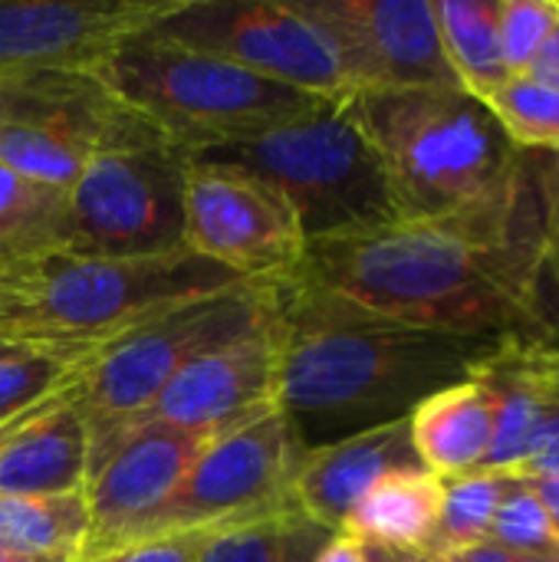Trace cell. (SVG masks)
<instances>
[{
	"instance_id": "1",
	"label": "cell",
	"mask_w": 559,
	"mask_h": 562,
	"mask_svg": "<svg viewBox=\"0 0 559 562\" xmlns=\"http://www.w3.org/2000/svg\"><path fill=\"white\" fill-rule=\"evenodd\" d=\"M554 165L527 151L491 194L435 217L310 240L300 277L405 326L559 346L547 310Z\"/></svg>"
},
{
	"instance_id": "2",
	"label": "cell",
	"mask_w": 559,
	"mask_h": 562,
	"mask_svg": "<svg viewBox=\"0 0 559 562\" xmlns=\"http://www.w3.org/2000/svg\"><path fill=\"white\" fill-rule=\"evenodd\" d=\"M277 408L306 451L409 418L497 346L405 326L300 277L277 280Z\"/></svg>"
},
{
	"instance_id": "3",
	"label": "cell",
	"mask_w": 559,
	"mask_h": 562,
	"mask_svg": "<svg viewBox=\"0 0 559 562\" xmlns=\"http://www.w3.org/2000/svg\"><path fill=\"white\" fill-rule=\"evenodd\" d=\"M241 283L194 250L161 257H76L53 254L23 270L0 273V339L89 356L128 326Z\"/></svg>"
},
{
	"instance_id": "4",
	"label": "cell",
	"mask_w": 559,
	"mask_h": 562,
	"mask_svg": "<svg viewBox=\"0 0 559 562\" xmlns=\"http://www.w3.org/2000/svg\"><path fill=\"white\" fill-rule=\"evenodd\" d=\"M343 105L376 148L402 221L448 214L491 194L527 155L465 89H362Z\"/></svg>"
},
{
	"instance_id": "5",
	"label": "cell",
	"mask_w": 559,
	"mask_h": 562,
	"mask_svg": "<svg viewBox=\"0 0 559 562\" xmlns=\"http://www.w3.org/2000/svg\"><path fill=\"white\" fill-rule=\"evenodd\" d=\"M92 72L191 155L260 138L326 102H343L254 76L227 59L158 40L148 30L122 40Z\"/></svg>"
},
{
	"instance_id": "6",
	"label": "cell",
	"mask_w": 559,
	"mask_h": 562,
	"mask_svg": "<svg viewBox=\"0 0 559 562\" xmlns=\"http://www.w3.org/2000/svg\"><path fill=\"white\" fill-rule=\"evenodd\" d=\"M273 306L277 280H254L168 306L89 352L66 385L89 431V474L188 362L250 333Z\"/></svg>"
},
{
	"instance_id": "7",
	"label": "cell",
	"mask_w": 559,
	"mask_h": 562,
	"mask_svg": "<svg viewBox=\"0 0 559 562\" xmlns=\"http://www.w3.org/2000/svg\"><path fill=\"white\" fill-rule=\"evenodd\" d=\"M198 158L241 165L270 181L297 211L306 244L402 221L376 148L343 102Z\"/></svg>"
},
{
	"instance_id": "8",
	"label": "cell",
	"mask_w": 559,
	"mask_h": 562,
	"mask_svg": "<svg viewBox=\"0 0 559 562\" xmlns=\"http://www.w3.org/2000/svg\"><path fill=\"white\" fill-rule=\"evenodd\" d=\"M155 142L165 135L96 72L49 69L3 86L0 165L23 178L69 191L96 155Z\"/></svg>"
},
{
	"instance_id": "9",
	"label": "cell",
	"mask_w": 559,
	"mask_h": 562,
	"mask_svg": "<svg viewBox=\"0 0 559 562\" xmlns=\"http://www.w3.org/2000/svg\"><path fill=\"white\" fill-rule=\"evenodd\" d=\"M191 151L175 142L96 155L69 188L76 257H161L185 250Z\"/></svg>"
},
{
	"instance_id": "10",
	"label": "cell",
	"mask_w": 559,
	"mask_h": 562,
	"mask_svg": "<svg viewBox=\"0 0 559 562\" xmlns=\"http://www.w3.org/2000/svg\"><path fill=\"white\" fill-rule=\"evenodd\" d=\"M306 448L280 408L204 445L178 491L128 543L175 533H217L297 507L293 484ZM125 543V547H128Z\"/></svg>"
},
{
	"instance_id": "11",
	"label": "cell",
	"mask_w": 559,
	"mask_h": 562,
	"mask_svg": "<svg viewBox=\"0 0 559 562\" xmlns=\"http://www.w3.org/2000/svg\"><path fill=\"white\" fill-rule=\"evenodd\" d=\"M148 33L290 89L323 99L353 95L336 49L290 0H175Z\"/></svg>"
},
{
	"instance_id": "12",
	"label": "cell",
	"mask_w": 559,
	"mask_h": 562,
	"mask_svg": "<svg viewBox=\"0 0 559 562\" xmlns=\"http://www.w3.org/2000/svg\"><path fill=\"white\" fill-rule=\"evenodd\" d=\"M185 247L247 280L290 277L306 250V237L290 201L260 175L191 158L185 194Z\"/></svg>"
},
{
	"instance_id": "13",
	"label": "cell",
	"mask_w": 559,
	"mask_h": 562,
	"mask_svg": "<svg viewBox=\"0 0 559 562\" xmlns=\"http://www.w3.org/2000/svg\"><path fill=\"white\" fill-rule=\"evenodd\" d=\"M339 56L353 92L362 89H461L438 36L432 0H290Z\"/></svg>"
},
{
	"instance_id": "14",
	"label": "cell",
	"mask_w": 559,
	"mask_h": 562,
	"mask_svg": "<svg viewBox=\"0 0 559 562\" xmlns=\"http://www.w3.org/2000/svg\"><path fill=\"white\" fill-rule=\"evenodd\" d=\"M277 385H280V326L273 306V313L250 333L188 362L158 392V398L125 425L122 435L145 425H165L188 435L217 438L224 431L254 422L264 412H273Z\"/></svg>"
},
{
	"instance_id": "15",
	"label": "cell",
	"mask_w": 559,
	"mask_h": 562,
	"mask_svg": "<svg viewBox=\"0 0 559 562\" xmlns=\"http://www.w3.org/2000/svg\"><path fill=\"white\" fill-rule=\"evenodd\" d=\"M175 0H0V82L49 69L92 72Z\"/></svg>"
},
{
	"instance_id": "16",
	"label": "cell",
	"mask_w": 559,
	"mask_h": 562,
	"mask_svg": "<svg viewBox=\"0 0 559 562\" xmlns=\"http://www.w3.org/2000/svg\"><path fill=\"white\" fill-rule=\"evenodd\" d=\"M211 438L165 425L122 435L86 481L89 540L79 562L99 560L132 540V533L178 491L194 458Z\"/></svg>"
},
{
	"instance_id": "17",
	"label": "cell",
	"mask_w": 559,
	"mask_h": 562,
	"mask_svg": "<svg viewBox=\"0 0 559 562\" xmlns=\"http://www.w3.org/2000/svg\"><path fill=\"white\" fill-rule=\"evenodd\" d=\"M409 468H422V461L412 445L409 418H399L306 451L293 484V497L310 520H316L329 533H339L346 517L356 510L372 484Z\"/></svg>"
},
{
	"instance_id": "18",
	"label": "cell",
	"mask_w": 559,
	"mask_h": 562,
	"mask_svg": "<svg viewBox=\"0 0 559 562\" xmlns=\"http://www.w3.org/2000/svg\"><path fill=\"white\" fill-rule=\"evenodd\" d=\"M89 431L59 389L0 425V497H53L86 491Z\"/></svg>"
},
{
	"instance_id": "19",
	"label": "cell",
	"mask_w": 559,
	"mask_h": 562,
	"mask_svg": "<svg viewBox=\"0 0 559 562\" xmlns=\"http://www.w3.org/2000/svg\"><path fill=\"white\" fill-rule=\"evenodd\" d=\"M409 428L422 468L438 481L484 471L497 428L494 398L481 379L448 385L409 415Z\"/></svg>"
},
{
	"instance_id": "20",
	"label": "cell",
	"mask_w": 559,
	"mask_h": 562,
	"mask_svg": "<svg viewBox=\"0 0 559 562\" xmlns=\"http://www.w3.org/2000/svg\"><path fill=\"white\" fill-rule=\"evenodd\" d=\"M441 517V481L425 468H409L385 474L346 517V537L362 547L389 550H428L438 533Z\"/></svg>"
},
{
	"instance_id": "21",
	"label": "cell",
	"mask_w": 559,
	"mask_h": 562,
	"mask_svg": "<svg viewBox=\"0 0 559 562\" xmlns=\"http://www.w3.org/2000/svg\"><path fill=\"white\" fill-rule=\"evenodd\" d=\"M69 250V191L0 165V273Z\"/></svg>"
},
{
	"instance_id": "22",
	"label": "cell",
	"mask_w": 559,
	"mask_h": 562,
	"mask_svg": "<svg viewBox=\"0 0 559 562\" xmlns=\"http://www.w3.org/2000/svg\"><path fill=\"white\" fill-rule=\"evenodd\" d=\"M432 7L458 86L488 102L511 79L501 49L497 0H432Z\"/></svg>"
},
{
	"instance_id": "23",
	"label": "cell",
	"mask_w": 559,
	"mask_h": 562,
	"mask_svg": "<svg viewBox=\"0 0 559 562\" xmlns=\"http://www.w3.org/2000/svg\"><path fill=\"white\" fill-rule=\"evenodd\" d=\"M89 540L86 491L53 497H0V543L53 562H79Z\"/></svg>"
},
{
	"instance_id": "24",
	"label": "cell",
	"mask_w": 559,
	"mask_h": 562,
	"mask_svg": "<svg viewBox=\"0 0 559 562\" xmlns=\"http://www.w3.org/2000/svg\"><path fill=\"white\" fill-rule=\"evenodd\" d=\"M333 533L300 507L224 527L201 540L194 562H313Z\"/></svg>"
},
{
	"instance_id": "25",
	"label": "cell",
	"mask_w": 559,
	"mask_h": 562,
	"mask_svg": "<svg viewBox=\"0 0 559 562\" xmlns=\"http://www.w3.org/2000/svg\"><path fill=\"white\" fill-rule=\"evenodd\" d=\"M517 477L504 471H474L451 481H441V517L432 553L461 550L481 540H491L494 517Z\"/></svg>"
},
{
	"instance_id": "26",
	"label": "cell",
	"mask_w": 559,
	"mask_h": 562,
	"mask_svg": "<svg viewBox=\"0 0 559 562\" xmlns=\"http://www.w3.org/2000/svg\"><path fill=\"white\" fill-rule=\"evenodd\" d=\"M484 105L521 151H559V89L511 76Z\"/></svg>"
},
{
	"instance_id": "27",
	"label": "cell",
	"mask_w": 559,
	"mask_h": 562,
	"mask_svg": "<svg viewBox=\"0 0 559 562\" xmlns=\"http://www.w3.org/2000/svg\"><path fill=\"white\" fill-rule=\"evenodd\" d=\"M82 359L86 356L53 349H23L0 359V425L20 418L53 392L66 389Z\"/></svg>"
},
{
	"instance_id": "28",
	"label": "cell",
	"mask_w": 559,
	"mask_h": 562,
	"mask_svg": "<svg viewBox=\"0 0 559 562\" xmlns=\"http://www.w3.org/2000/svg\"><path fill=\"white\" fill-rule=\"evenodd\" d=\"M491 540L527 553V557H559V537L550 527V517L544 510V504L537 501V494L530 491V484L524 477H517L494 517L491 527Z\"/></svg>"
},
{
	"instance_id": "29",
	"label": "cell",
	"mask_w": 559,
	"mask_h": 562,
	"mask_svg": "<svg viewBox=\"0 0 559 562\" xmlns=\"http://www.w3.org/2000/svg\"><path fill=\"white\" fill-rule=\"evenodd\" d=\"M559 20V0H497L501 49L511 76H521Z\"/></svg>"
},
{
	"instance_id": "30",
	"label": "cell",
	"mask_w": 559,
	"mask_h": 562,
	"mask_svg": "<svg viewBox=\"0 0 559 562\" xmlns=\"http://www.w3.org/2000/svg\"><path fill=\"white\" fill-rule=\"evenodd\" d=\"M550 474H559V346H544L540 356V402L517 477Z\"/></svg>"
},
{
	"instance_id": "31",
	"label": "cell",
	"mask_w": 559,
	"mask_h": 562,
	"mask_svg": "<svg viewBox=\"0 0 559 562\" xmlns=\"http://www.w3.org/2000/svg\"><path fill=\"white\" fill-rule=\"evenodd\" d=\"M208 533H175V537H152V540H138L128 547H119L99 560L89 562H194L201 540Z\"/></svg>"
},
{
	"instance_id": "32",
	"label": "cell",
	"mask_w": 559,
	"mask_h": 562,
	"mask_svg": "<svg viewBox=\"0 0 559 562\" xmlns=\"http://www.w3.org/2000/svg\"><path fill=\"white\" fill-rule=\"evenodd\" d=\"M441 562H559V557H527V553H517V550H507L494 540H481V543H471V547H461V550H448L438 557Z\"/></svg>"
},
{
	"instance_id": "33",
	"label": "cell",
	"mask_w": 559,
	"mask_h": 562,
	"mask_svg": "<svg viewBox=\"0 0 559 562\" xmlns=\"http://www.w3.org/2000/svg\"><path fill=\"white\" fill-rule=\"evenodd\" d=\"M534 82H544L550 89H559V20L557 26L550 30V36L544 40V46L537 49V56L530 59V66L521 72Z\"/></svg>"
},
{
	"instance_id": "34",
	"label": "cell",
	"mask_w": 559,
	"mask_h": 562,
	"mask_svg": "<svg viewBox=\"0 0 559 562\" xmlns=\"http://www.w3.org/2000/svg\"><path fill=\"white\" fill-rule=\"evenodd\" d=\"M313 562H369V557L359 540H353L346 533H333Z\"/></svg>"
},
{
	"instance_id": "35",
	"label": "cell",
	"mask_w": 559,
	"mask_h": 562,
	"mask_svg": "<svg viewBox=\"0 0 559 562\" xmlns=\"http://www.w3.org/2000/svg\"><path fill=\"white\" fill-rule=\"evenodd\" d=\"M530 484V491L537 494V501L544 504L547 517H550V527L559 537V474H550V477H524Z\"/></svg>"
},
{
	"instance_id": "36",
	"label": "cell",
	"mask_w": 559,
	"mask_h": 562,
	"mask_svg": "<svg viewBox=\"0 0 559 562\" xmlns=\"http://www.w3.org/2000/svg\"><path fill=\"white\" fill-rule=\"evenodd\" d=\"M369 562H441L428 550H389V547H366Z\"/></svg>"
},
{
	"instance_id": "37",
	"label": "cell",
	"mask_w": 559,
	"mask_h": 562,
	"mask_svg": "<svg viewBox=\"0 0 559 562\" xmlns=\"http://www.w3.org/2000/svg\"><path fill=\"white\" fill-rule=\"evenodd\" d=\"M547 273L550 283L557 286L559 293V201L554 194V217H550V244H547Z\"/></svg>"
},
{
	"instance_id": "38",
	"label": "cell",
	"mask_w": 559,
	"mask_h": 562,
	"mask_svg": "<svg viewBox=\"0 0 559 562\" xmlns=\"http://www.w3.org/2000/svg\"><path fill=\"white\" fill-rule=\"evenodd\" d=\"M23 349H36V346H20V342H7V339H0V359L16 356V352H23Z\"/></svg>"
},
{
	"instance_id": "39",
	"label": "cell",
	"mask_w": 559,
	"mask_h": 562,
	"mask_svg": "<svg viewBox=\"0 0 559 562\" xmlns=\"http://www.w3.org/2000/svg\"><path fill=\"white\" fill-rule=\"evenodd\" d=\"M550 165H554V194H557V201H559V151L550 155Z\"/></svg>"
},
{
	"instance_id": "40",
	"label": "cell",
	"mask_w": 559,
	"mask_h": 562,
	"mask_svg": "<svg viewBox=\"0 0 559 562\" xmlns=\"http://www.w3.org/2000/svg\"><path fill=\"white\" fill-rule=\"evenodd\" d=\"M3 86H7V82H0V95H3Z\"/></svg>"
}]
</instances>
